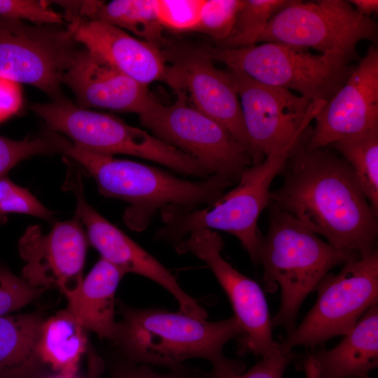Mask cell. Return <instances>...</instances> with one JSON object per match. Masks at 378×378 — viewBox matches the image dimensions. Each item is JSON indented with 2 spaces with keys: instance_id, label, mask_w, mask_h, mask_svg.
Returning a JSON list of instances; mask_svg holds the SVG:
<instances>
[{
  "instance_id": "6da1fadb",
  "label": "cell",
  "mask_w": 378,
  "mask_h": 378,
  "mask_svg": "<svg viewBox=\"0 0 378 378\" xmlns=\"http://www.w3.org/2000/svg\"><path fill=\"white\" fill-rule=\"evenodd\" d=\"M302 141L282 172L270 201L333 246L365 255L377 248L378 214L343 158Z\"/></svg>"
},
{
  "instance_id": "7a4b0ae2",
  "label": "cell",
  "mask_w": 378,
  "mask_h": 378,
  "mask_svg": "<svg viewBox=\"0 0 378 378\" xmlns=\"http://www.w3.org/2000/svg\"><path fill=\"white\" fill-rule=\"evenodd\" d=\"M122 319L113 343L125 360L155 365L169 370L192 358H204L212 365L209 378H222L244 372L246 365L223 354L225 344L239 339L243 332L233 316L208 321L181 311L135 308L116 302Z\"/></svg>"
},
{
  "instance_id": "3957f363",
  "label": "cell",
  "mask_w": 378,
  "mask_h": 378,
  "mask_svg": "<svg viewBox=\"0 0 378 378\" xmlns=\"http://www.w3.org/2000/svg\"><path fill=\"white\" fill-rule=\"evenodd\" d=\"M63 152L94 178L101 195L129 204L122 218L130 229L138 232L148 226L158 211L167 206L190 210L209 205L233 184L219 174L188 181L155 167L92 153L74 144L67 143Z\"/></svg>"
},
{
  "instance_id": "277c9868",
  "label": "cell",
  "mask_w": 378,
  "mask_h": 378,
  "mask_svg": "<svg viewBox=\"0 0 378 378\" xmlns=\"http://www.w3.org/2000/svg\"><path fill=\"white\" fill-rule=\"evenodd\" d=\"M360 256L337 248L286 211L272 204L269 228L261 237L258 262L263 267L265 288L281 290V304L272 318V327L290 332L304 299L333 267Z\"/></svg>"
},
{
  "instance_id": "5b68a950",
  "label": "cell",
  "mask_w": 378,
  "mask_h": 378,
  "mask_svg": "<svg viewBox=\"0 0 378 378\" xmlns=\"http://www.w3.org/2000/svg\"><path fill=\"white\" fill-rule=\"evenodd\" d=\"M295 146L266 156L261 162L245 168L237 185L216 202L200 209L167 206L162 209L163 225L155 237L172 244L181 253L188 237L202 230H217L236 237L253 263L262 235L258 220L270 201V188L284 171Z\"/></svg>"
},
{
  "instance_id": "8992f818",
  "label": "cell",
  "mask_w": 378,
  "mask_h": 378,
  "mask_svg": "<svg viewBox=\"0 0 378 378\" xmlns=\"http://www.w3.org/2000/svg\"><path fill=\"white\" fill-rule=\"evenodd\" d=\"M30 109L50 130L64 134L86 150L109 156H136L202 179L211 175L200 161L146 131L111 114L81 108L64 96L51 102L31 104Z\"/></svg>"
},
{
  "instance_id": "52a82bcc",
  "label": "cell",
  "mask_w": 378,
  "mask_h": 378,
  "mask_svg": "<svg viewBox=\"0 0 378 378\" xmlns=\"http://www.w3.org/2000/svg\"><path fill=\"white\" fill-rule=\"evenodd\" d=\"M214 60L263 84L295 90L314 102L329 100L355 66L334 54H312L308 49L267 42L260 45L206 50Z\"/></svg>"
},
{
  "instance_id": "ba28073f",
  "label": "cell",
  "mask_w": 378,
  "mask_h": 378,
  "mask_svg": "<svg viewBox=\"0 0 378 378\" xmlns=\"http://www.w3.org/2000/svg\"><path fill=\"white\" fill-rule=\"evenodd\" d=\"M314 290L318 297L302 321L280 343L284 352L298 346L314 348L345 335L378 302V251L342 265L336 274H326Z\"/></svg>"
},
{
  "instance_id": "9c48e42d",
  "label": "cell",
  "mask_w": 378,
  "mask_h": 378,
  "mask_svg": "<svg viewBox=\"0 0 378 378\" xmlns=\"http://www.w3.org/2000/svg\"><path fill=\"white\" fill-rule=\"evenodd\" d=\"M377 34L376 21L359 14L349 1L288 0L272 17L258 43H281L351 59L357 44L374 40Z\"/></svg>"
},
{
  "instance_id": "30bf717a",
  "label": "cell",
  "mask_w": 378,
  "mask_h": 378,
  "mask_svg": "<svg viewBox=\"0 0 378 378\" xmlns=\"http://www.w3.org/2000/svg\"><path fill=\"white\" fill-rule=\"evenodd\" d=\"M175 101L164 105L154 99L140 115L141 124L153 135L203 164L211 174L237 183L253 163L248 150L220 124L188 103L176 91Z\"/></svg>"
},
{
  "instance_id": "8fae6325",
  "label": "cell",
  "mask_w": 378,
  "mask_h": 378,
  "mask_svg": "<svg viewBox=\"0 0 378 378\" xmlns=\"http://www.w3.org/2000/svg\"><path fill=\"white\" fill-rule=\"evenodd\" d=\"M225 71L239 97L253 164L303 141L309 123L326 102L261 83L237 70Z\"/></svg>"
},
{
  "instance_id": "7c38bea8",
  "label": "cell",
  "mask_w": 378,
  "mask_h": 378,
  "mask_svg": "<svg viewBox=\"0 0 378 378\" xmlns=\"http://www.w3.org/2000/svg\"><path fill=\"white\" fill-rule=\"evenodd\" d=\"M80 48L58 24H29L0 16V76L63 97L62 77Z\"/></svg>"
},
{
  "instance_id": "4fadbf2b",
  "label": "cell",
  "mask_w": 378,
  "mask_h": 378,
  "mask_svg": "<svg viewBox=\"0 0 378 378\" xmlns=\"http://www.w3.org/2000/svg\"><path fill=\"white\" fill-rule=\"evenodd\" d=\"M223 244L214 230H198L188 237L183 253L190 251L204 261L228 297L243 332L238 339L239 354L251 353L266 358L283 353L272 337V318L262 288L223 258Z\"/></svg>"
},
{
  "instance_id": "5bb4252c",
  "label": "cell",
  "mask_w": 378,
  "mask_h": 378,
  "mask_svg": "<svg viewBox=\"0 0 378 378\" xmlns=\"http://www.w3.org/2000/svg\"><path fill=\"white\" fill-rule=\"evenodd\" d=\"M87 237L76 214L71 220L55 223L46 234L38 225L29 226L18 241L25 262L22 278L43 290L57 288L69 298L83 279Z\"/></svg>"
},
{
  "instance_id": "9a60e30c",
  "label": "cell",
  "mask_w": 378,
  "mask_h": 378,
  "mask_svg": "<svg viewBox=\"0 0 378 378\" xmlns=\"http://www.w3.org/2000/svg\"><path fill=\"white\" fill-rule=\"evenodd\" d=\"M64 185L76 197L75 214L86 227L88 241L100 253L101 258L125 274H136L153 281L175 298L179 311L206 319V311L181 287L167 267L87 202L79 174L72 176L69 173Z\"/></svg>"
},
{
  "instance_id": "2e32d148",
  "label": "cell",
  "mask_w": 378,
  "mask_h": 378,
  "mask_svg": "<svg viewBox=\"0 0 378 378\" xmlns=\"http://www.w3.org/2000/svg\"><path fill=\"white\" fill-rule=\"evenodd\" d=\"M169 55L164 82L174 92H188L192 106L225 127L248 150L253 163L239 97L225 71L215 66L206 50L185 48Z\"/></svg>"
},
{
  "instance_id": "e0dca14e",
  "label": "cell",
  "mask_w": 378,
  "mask_h": 378,
  "mask_svg": "<svg viewBox=\"0 0 378 378\" xmlns=\"http://www.w3.org/2000/svg\"><path fill=\"white\" fill-rule=\"evenodd\" d=\"M305 141L309 149L378 127V49L370 46L343 85L315 116Z\"/></svg>"
},
{
  "instance_id": "ac0fdd59",
  "label": "cell",
  "mask_w": 378,
  "mask_h": 378,
  "mask_svg": "<svg viewBox=\"0 0 378 378\" xmlns=\"http://www.w3.org/2000/svg\"><path fill=\"white\" fill-rule=\"evenodd\" d=\"M64 20L78 43L122 73L146 85L164 82L167 64L158 45L104 21L83 17Z\"/></svg>"
},
{
  "instance_id": "d6986e66",
  "label": "cell",
  "mask_w": 378,
  "mask_h": 378,
  "mask_svg": "<svg viewBox=\"0 0 378 378\" xmlns=\"http://www.w3.org/2000/svg\"><path fill=\"white\" fill-rule=\"evenodd\" d=\"M68 86L81 108H103L140 115L155 99L148 85L122 73L85 47L64 73Z\"/></svg>"
},
{
  "instance_id": "ffe728a7",
  "label": "cell",
  "mask_w": 378,
  "mask_h": 378,
  "mask_svg": "<svg viewBox=\"0 0 378 378\" xmlns=\"http://www.w3.org/2000/svg\"><path fill=\"white\" fill-rule=\"evenodd\" d=\"M124 275L116 267L100 258L77 290L67 298L66 309L82 326L113 342L118 329L115 320V296Z\"/></svg>"
},
{
  "instance_id": "44dd1931",
  "label": "cell",
  "mask_w": 378,
  "mask_h": 378,
  "mask_svg": "<svg viewBox=\"0 0 378 378\" xmlns=\"http://www.w3.org/2000/svg\"><path fill=\"white\" fill-rule=\"evenodd\" d=\"M322 378H349L368 374L378 365V302L333 348L312 353Z\"/></svg>"
},
{
  "instance_id": "7402d4cb",
  "label": "cell",
  "mask_w": 378,
  "mask_h": 378,
  "mask_svg": "<svg viewBox=\"0 0 378 378\" xmlns=\"http://www.w3.org/2000/svg\"><path fill=\"white\" fill-rule=\"evenodd\" d=\"M44 318L36 313L0 316V378H44L38 352Z\"/></svg>"
},
{
  "instance_id": "603a6c76",
  "label": "cell",
  "mask_w": 378,
  "mask_h": 378,
  "mask_svg": "<svg viewBox=\"0 0 378 378\" xmlns=\"http://www.w3.org/2000/svg\"><path fill=\"white\" fill-rule=\"evenodd\" d=\"M87 344L86 329L66 309L44 319L38 352L46 368L57 374L76 376Z\"/></svg>"
},
{
  "instance_id": "cb8c5ba5",
  "label": "cell",
  "mask_w": 378,
  "mask_h": 378,
  "mask_svg": "<svg viewBox=\"0 0 378 378\" xmlns=\"http://www.w3.org/2000/svg\"><path fill=\"white\" fill-rule=\"evenodd\" d=\"M127 30L139 39L158 45L162 41V27L156 9L155 0L99 1L90 18Z\"/></svg>"
},
{
  "instance_id": "d4e9b609",
  "label": "cell",
  "mask_w": 378,
  "mask_h": 378,
  "mask_svg": "<svg viewBox=\"0 0 378 378\" xmlns=\"http://www.w3.org/2000/svg\"><path fill=\"white\" fill-rule=\"evenodd\" d=\"M331 145L349 164L371 206L378 214V127Z\"/></svg>"
},
{
  "instance_id": "484cf974",
  "label": "cell",
  "mask_w": 378,
  "mask_h": 378,
  "mask_svg": "<svg viewBox=\"0 0 378 378\" xmlns=\"http://www.w3.org/2000/svg\"><path fill=\"white\" fill-rule=\"evenodd\" d=\"M288 0H244L230 36L220 43L222 48H235L256 44L274 14Z\"/></svg>"
},
{
  "instance_id": "4316f807",
  "label": "cell",
  "mask_w": 378,
  "mask_h": 378,
  "mask_svg": "<svg viewBox=\"0 0 378 378\" xmlns=\"http://www.w3.org/2000/svg\"><path fill=\"white\" fill-rule=\"evenodd\" d=\"M244 0H204L194 31L203 33L219 43L231 34Z\"/></svg>"
},
{
  "instance_id": "83f0119b",
  "label": "cell",
  "mask_w": 378,
  "mask_h": 378,
  "mask_svg": "<svg viewBox=\"0 0 378 378\" xmlns=\"http://www.w3.org/2000/svg\"><path fill=\"white\" fill-rule=\"evenodd\" d=\"M66 141L46 136L13 140L0 135V178L21 160L29 157L62 151Z\"/></svg>"
},
{
  "instance_id": "f1b7e54d",
  "label": "cell",
  "mask_w": 378,
  "mask_h": 378,
  "mask_svg": "<svg viewBox=\"0 0 378 378\" xmlns=\"http://www.w3.org/2000/svg\"><path fill=\"white\" fill-rule=\"evenodd\" d=\"M25 214L51 221L53 213L46 208L27 189L6 176L0 178V221L8 214Z\"/></svg>"
},
{
  "instance_id": "f546056e",
  "label": "cell",
  "mask_w": 378,
  "mask_h": 378,
  "mask_svg": "<svg viewBox=\"0 0 378 378\" xmlns=\"http://www.w3.org/2000/svg\"><path fill=\"white\" fill-rule=\"evenodd\" d=\"M204 0H155V9L162 27L176 31H194Z\"/></svg>"
},
{
  "instance_id": "4dcf8cb0",
  "label": "cell",
  "mask_w": 378,
  "mask_h": 378,
  "mask_svg": "<svg viewBox=\"0 0 378 378\" xmlns=\"http://www.w3.org/2000/svg\"><path fill=\"white\" fill-rule=\"evenodd\" d=\"M43 290L0 266V316L28 304Z\"/></svg>"
},
{
  "instance_id": "1f68e13d",
  "label": "cell",
  "mask_w": 378,
  "mask_h": 378,
  "mask_svg": "<svg viewBox=\"0 0 378 378\" xmlns=\"http://www.w3.org/2000/svg\"><path fill=\"white\" fill-rule=\"evenodd\" d=\"M41 0H0V16L29 20L38 24H59L64 16Z\"/></svg>"
},
{
  "instance_id": "d6a6232c",
  "label": "cell",
  "mask_w": 378,
  "mask_h": 378,
  "mask_svg": "<svg viewBox=\"0 0 378 378\" xmlns=\"http://www.w3.org/2000/svg\"><path fill=\"white\" fill-rule=\"evenodd\" d=\"M111 378H206V376L184 365L169 370L167 372H160L149 365L125 360L113 368Z\"/></svg>"
},
{
  "instance_id": "836d02e7",
  "label": "cell",
  "mask_w": 378,
  "mask_h": 378,
  "mask_svg": "<svg viewBox=\"0 0 378 378\" xmlns=\"http://www.w3.org/2000/svg\"><path fill=\"white\" fill-rule=\"evenodd\" d=\"M296 355L293 351L262 358L246 372L222 378H283L284 374Z\"/></svg>"
},
{
  "instance_id": "e575fe53",
  "label": "cell",
  "mask_w": 378,
  "mask_h": 378,
  "mask_svg": "<svg viewBox=\"0 0 378 378\" xmlns=\"http://www.w3.org/2000/svg\"><path fill=\"white\" fill-rule=\"evenodd\" d=\"M21 102L18 83L0 76V122L15 113Z\"/></svg>"
},
{
  "instance_id": "d590c367",
  "label": "cell",
  "mask_w": 378,
  "mask_h": 378,
  "mask_svg": "<svg viewBox=\"0 0 378 378\" xmlns=\"http://www.w3.org/2000/svg\"><path fill=\"white\" fill-rule=\"evenodd\" d=\"M354 8L360 15L370 17L372 14L377 13V0H351L349 1Z\"/></svg>"
},
{
  "instance_id": "8d00e7d4",
  "label": "cell",
  "mask_w": 378,
  "mask_h": 378,
  "mask_svg": "<svg viewBox=\"0 0 378 378\" xmlns=\"http://www.w3.org/2000/svg\"><path fill=\"white\" fill-rule=\"evenodd\" d=\"M298 368L305 372L306 378H322L312 353L302 358L300 366Z\"/></svg>"
},
{
  "instance_id": "74e56055",
  "label": "cell",
  "mask_w": 378,
  "mask_h": 378,
  "mask_svg": "<svg viewBox=\"0 0 378 378\" xmlns=\"http://www.w3.org/2000/svg\"><path fill=\"white\" fill-rule=\"evenodd\" d=\"M44 378H78V377L76 376H66V375H63L60 374H57L55 375L46 376ZM94 378H97V377H95Z\"/></svg>"
},
{
  "instance_id": "f35d334b",
  "label": "cell",
  "mask_w": 378,
  "mask_h": 378,
  "mask_svg": "<svg viewBox=\"0 0 378 378\" xmlns=\"http://www.w3.org/2000/svg\"><path fill=\"white\" fill-rule=\"evenodd\" d=\"M349 378H371V377L368 375V374H365L351 377Z\"/></svg>"
}]
</instances>
